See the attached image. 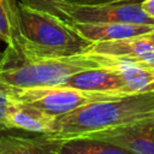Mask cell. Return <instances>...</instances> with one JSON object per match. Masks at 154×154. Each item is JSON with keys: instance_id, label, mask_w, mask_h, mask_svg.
Segmentation results:
<instances>
[{"instance_id": "cell-1", "label": "cell", "mask_w": 154, "mask_h": 154, "mask_svg": "<svg viewBox=\"0 0 154 154\" xmlns=\"http://www.w3.org/2000/svg\"><path fill=\"white\" fill-rule=\"evenodd\" d=\"M93 42L61 18L17 1V23L7 48L26 59H51L85 53Z\"/></svg>"}, {"instance_id": "cell-2", "label": "cell", "mask_w": 154, "mask_h": 154, "mask_svg": "<svg viewBox=\"0 0 154 154\" xmlns=\"http://www.w3.org/2000/svg\"><path fill=\"white\" fill-rule=\"evenodd\" d=\"M120 65L114 58L91 52L64 58L26 59L6 47L0 59V84L11 89L54 87L83 70Z\"/></svg>"}, {"instance_id": "cell-3", "label": "cell", "mask_w": 154, "mask_h": 154, "mask_svg": "<svg viewBox=\"0 0 154 154\" xmlns=\"http://www.w3.org/2000/svg\"><path fill=\"white\" fill-rule=\"evenodd\" d=\"M154 117V91L136 93L88 103L55 117L52 137L72 138L83 134Z\"/></svg>"}, {"instance_id": "cell-4", "label": "cell", "mask_w": 154, "mask_h": 154, "mask_svg": "<svg viewBox=\"0 0 154 154\" xmlns=\"http://www.w3.org/2000/svg\"><path fill=\"white\" fill-rule=\"evenodd\" d=\"M11 91L14 101L30 105L55 117L71 112L91 102L122 96L112 93L89 91L64 85L40 87L30 89H11Z\"/></svg>"}, {"instance_id": "cell-5", "label": "cell", "mask_w": 154, "mask_h": 154, "mask_svg": "<svg viewBox=\"0 0 154 154\" xmlns=\"http://www.w3.org/2000/svg\"><path fill=\"white\" fill-rule=\"evenodd\" d=\"M63 14L67 23H132L154 25L140 4L113 2L106 5H76L66 2Z\"/></svg>"}, {"instance_id": "cell-6", "label": "cell", "mask_w": 154, "mask_h": 154, "mask_svg": "<svg viewBox=\"0 0 154 154\" xmlns=\"http://www.w3.org/2000/svg\"><path fill=\"white\" fill-rule=\"evenodd\" d=\"M77 137L108 142L135 154H154V117L83 134Z\"/></svg>"}, {"instance_id": "cell-7", "label": "cell", "mask_w": 154, "mask_h": 154, "mask_svg": "<svg viewBox=\"0 0 154 154\" xmlns=\"http://www.w3.org/2000/svg\"><path fill=\"white\" fill-rule=\"evenodd\" d=\"M88 52L107 55L123 64L154 65V30L114 41L95 42Z\"/></svg>"}, {"instance_id": "cell-8", "label": "cell", "mask_w": 154, "mask_h": 154, "mask_svg": "<svg viewBox=\"0 0 154 154\" xmlns=\"http://www.w3.org/2000/svg\"><path fill=\"white\" fill-rule=\"evenodd\" d=\"M64 87L78 88L89 91L112 93L128 95L125 83L119 72V66H106L83 70L70 76L63 84Z\"/></svg>"}, {"instance_id": "cell-9", "label": "cell", "mask_w": 154, "mask_h": 154, "mask_svg": "<svg viewBox=\"0 0 154 154\" xmlns=\"http://www.w3.org/2000/svg\"><path fill=\"white\" fill-rule=\"evenodd\" d=\"M7 130H22L31 134L51 135L55 126V116L26 103L14 101L6 117Z\"/></svg>"}, {"instance_id": "cell-10", "label": "cell", "mask_w": 154, "mask_h": 154, "mask_svg": "<svg viewBox=\"0 0 154 154\" xmlns=\"http://www.w3.org/2000/svg\"><path fill=\"white\" fill-rule=\"evenodd\" d=\"M90 42L122 40L154 30V25L132 23H70Z\"/></svg>"}, {"instance_id": "cell-11", "label": "cell", "mask_w": 154, "mask_h": 154, "mask_svg": "<svg viewBox=\"0 0 154 154\" xmlns=\"http://www.w3.org/2000/svg\"><path fill=\"white\" fill-rule=\"evenodd\" d=\"M6 132L0 135V154H57L60 143V138L51 135L19 136Z\"/></svg>"}, {"instance_id": "cell-12", "label": "cell", "mask_w": 154, "mask_h": 154, "mask_svg": "<svg viewBox=\"0 0 154 154\" xmlns=\"http://www.w3.org/2000/svg\"><path fill=\"white\" fill-rule=\"evenodd\" d=\"M57 154H135L119 146L85 137L60 138Z\"/></svg>"}, {"instance_id": "cell-13", "label": "cell", "mask_w": 154, "mask_h": 154, "mask_svg": "<svg viewBox=\"0 0 154 154\" xmlns=\"http://www.w3.org/2000/svg\"><path fill=\"white\" fill-rule=\"evenodd\" d=\"M119 72L129 94L154 91V67L140 64H123Z\"/></svg>"}, {"instance_id": "cell-14", "label": "cell", "mask_w": 154, "mask_h": 154, "mask_svg": "<svg viewBox=\"0 0 154 154\" xmlns=\"http://www.w3.org/2000/svg\"><path fill=\"white\" fill-rule=\"evenodd\" d=\"M17 23V0H0V41L10 43Z\"/></svg>"}, {"instance_id": "cell-15", "label": "cell", "mask_w": 154, "mask_h": 154, "mask_svg": "<svg viewBox=\"0 0 154 154\" xmlns=\"http://www.w3.org/2000/svg\"><path fill=\"white\" fill-rule=\"evenodd\" d=\"M17 1L31 8L54 14L61 18L63 20H65V17L63 14V7L66 4L65 0H17Z\"/></svg>"}, {"instance_id": "cell-16", "label": "cell", "mask_w": 154, "mask_h": 154, "mask_svg": "<svg viewBox=\"0 0 154 154\" xmlns=\"http://www.w3.org/2000/svg\"><path fill=\"white\" fill-rule=\"evenodd\" d=\"M11 93L12 91L10 88L0 84V132L8 131L6 125V117L12 103L14 102Z\"/></svg>"}, {"instance_id": "cell-17", "label": "cell", "mask_w": 154, "mask_h": 154, "mask_svg": "<svg viewBox=\"0 0 154 154\" xmlns=\"http://www.w3.org/2000/svg\"><path fill=\"white\" fill-rule=\"evenodd\" d=\"M70 4L76 5H88V6H95V5H106V4H113L118 0H65Z\"/></svg>"}, {"instance_id": "cell-18", "label": "cell", "mask_w": 154, "mask_h": 154, "mask_svg": "<svg viewBox=\"0 0 154 154\" xmlns=\"http://www.w3.org/2000/svg\"><path fill=\"white\" fill-rule=\"evenodd\" d=\"M140 5H141V8L150 18H154V0H143Z\"/></svg>"}, {"instance_id": "cell-19", "label": "cell", "mask_w": 154, "mask_h": 154, "mask_svg": "<svg viewBox=\"0 0 154 154\" xmlns=\"http://www.w3.org/2000/svg\"><path fill=\"white\" fill-rule=\"evenodd\" d=\"M143 0H118L117 2H123V4H141Z\"/></svg>"}, {"instance_id": "cell-20", "label": "cell", "mask_w": 154, "mask_h": 154, "mask_svg": "<svg viewBox=\"0 0 154 154\" xmlns=\"http://www.w3.org/2000/svg\"><path fill=\"white\" fill-rule=\"evenodd\" d=\"M1 57H2V53H1V52H0V59H1Z\"/></svg>"}, {"instance_id": "cell-21", "label": "cell", "mask_w": 154, "mask_h": 154, "mask_svg": "<svg viewBox=\"0 0 154 154\" xmlns=\"http://www.w3.org/2000/svg\"><path fill=\"white\" fill-rule=\"evenodd\" d=\"M1 134H2V132H0V135H1Z\"/></svg>"}, {"instance_id": "cell-22", "label": "cell", "mask_w": 154, "mask_h": 154, "mask_svg": "<svg viewBox=\"0 0 154 154\" xmlns=\"http://www.w3.org/2000/svg\"><path fill=\"white\" fill-rule=\"evenodd\" d=\"M153 67H154V65H153Z\"/></svg>"}]
</instances>
